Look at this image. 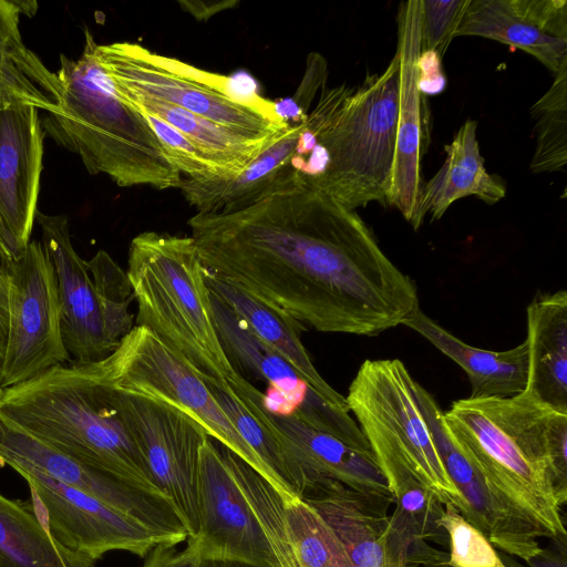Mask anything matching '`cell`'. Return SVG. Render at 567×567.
Returning <instances> with one entry per match:
<instances>
[{"label":"cell","instance_id":"836d02e7","mask_svg":"<svg viewBox=\"0 0 567 567\" xmlns=\"http://www.w3.org/2000/svg\"><path fill=\"white\" fill-rule=\"evenodd\" d=\"M208 388L239 435L266 467L270 485L280 494L299 496L288 475L285 451L275 434L248 410L233 389Z\"/></svg>","mask_w":567,"mask_h":567},{"label":"cell","instance_id":"d6986e66","mask_svg":"<svg viewBox=\"0 0 567 567\" xmlns=\"http://www.w3.org/2000/svg\"><path fill=\"white\" fill-rule=\"evenodd\" d=\"M413 392L445 470L464 502L461 515L495 548L525 561L538 554L539 533L493 494L450 430L433 395L416 381Z\"/></svg>","mask_w":567,"mask_h":567},{"label":"cell","instance_id":"f35d334b","mask_svg":"<svg viewBox=\"0 0 567 567\" xmlns=\"http://www.w3.org/2000/svg\"><path fill=\"white\" fill-rule=\"evenodd\" d=\"M328 76V64L319 53H310L302 82L292 99V116L300 123L308 116V109L320 87H324Z\"/></svg>","mask_w":567,"mask_h":567},{"label":"cell","instance_id":"484cf974","mask_svg":"<svg viewBox=\"0 0 567 567\" xmlns=\"http://www.w3.org/2000/svg\"><path fill=\"white\" fill-rule=\"evenodd\" d=\"M477 122L466 120L444 146L446 157L440 169L421 187L419 214L423 220L440 219L457 199L475 196L494 205L506 195L505 183L487 172L476 136Z\"/></svg>","mask_w":567,"mask_h":567},{"label":"cell","instance_id":"44dd1931","mask_svg":"<svg viewBox=\"0 0 567 567\" xmlns=\"http://www.w3.org/2000/svg\"><path fill=\"white\" fill-rule=\"evenodd\" d=\"M399 111L394 164L386 205L400 210L414 229L422 187L420 161L425 147L424 103L420 85L421 0L400 3L398 12Z\"/></svg>","mask_w":567,"mask_h":567},{"label":"cell","instance_id":"5bb4252c","mask_svg":"<svg viewBox=\"0 0 567 567\" xmlns=\"http://www.w3.org/2000/svg\"><path fill=\"white\" fill-rule=\"evenodd\" d=\"M229 385L281 444L290 482L300 497L338 482L365 495L393 498L372 453L354 449L292 415L271 411L264 402V393L241 374Z\"/></svg>","mask_w":567,"mask_h":567},{"label":"cell","instance_id":"74e56055","mask_svg":"<svg viewBox=\"0 0 567 567\" xmlns=\"http://www.w3.org/2000/svg\"><path fill=\"white\" fill-rule=\"evenodd\" d=\"M515 12L540 32L567 40V1L508 0Z\"/></svg>","mask_w":567,"mask_h":567},{"label":"cell","instance_id":"e0dca14e","mask_svg":"<svg viewBox=\"0 0 567 567\" xmlns=\"http://www.w3.org/2000/svg\"><path fill=\"white\" fill-rule=\"evenodd\" d=\"M190 538L196 540L202 560L278 567L261 524L210 437L200 452L198 529Z\"/></svg>","mask_w":567,"mask_h":567},{"label":"cell","instance_id":"d590c367","mask_svg":"<svg viewBox=\"0 0 567 567\" xmlns=\"http://www.w3.org/2000/svg\"><path fill=\"white\" fill-rule=\"evenodd\" d=\"M471 0H421L422 53L441 59Z\"/></svg>","mask_w":567,"mask_h":567},{"label":"cell","instance_id":"3957f363","mask_svg":"<svg viewBox=\"0 0 567 567\" xmlns=\"http://www.w3.org/2000/svg\"><path fill=\"white\" fill-rule=\"evenodd\" d=\"M84 32L78 60L60 55L61 99L41 122L44 134L78 154L90 174H106L121 187H179L182 174L145 116L116 91Z\"/></svg>","mask_w":567,"mask_h":567},{"label":"cell","instance_id":"8d00e7d4","mask_svg":"<svg viewBox=\"0 0 567 567\" xmlns=\"http://www.w3.org/2000/svg\"><path fill=\"white\" fill-rule=\"evenodd\" d=\"M143 115L181 174L188 178H208L224 175L221 169L212 163L182 133L155 116Z\"/></svg>","mask_w":567,"mask_h":567},{"label":"cell","instance_id":"7402d4cb","mask_svg":"<svg viewBox=\"0 0 567 567\" xmlns=\"http://www.w3.org/2000/svg\"><path fill=\"white\" fill-rule=\"evenodd\" d=\"M359 567H408L409 548L391 528L392 497L370 496L341 483L321 485L302 496Z\"/></svg>","mask_w":567,"mask_h":567},{"label":"cell","instance_id":"30bf717a","mask_svg":"<svg viewBox=\"0 0 567 567\" xmlns=\"http://www.w3.org/2000/svg\"><path fill=\"white\" fill-rule=\"evenodd\" d=\"M105 384L154 484L176 509L188 537H194L198 529L200 452L209 435L174 405Z\"/></svg>","mask_w":567,"mask_h":567},{"label":"cell","instance_id":"ee69618b","mask_svg":"<svg viewBox=\"0 0 567 567\" xmlns=\"http://www.w3.org/2000/svg\"><path fill=\"white\" fill-rule=\"evenodd\" d=\"M12 260L10 254L6 249L4 245L0 240V266L7 267V265Z\"/></svg>","mask_w":567,"mask_h":567},{"label":"cell","instance_id":"bcb514c9","mask_svg":"<svg viewBox=\"0 0 567 567\" xmlns=\"http://www.w3.org/2000/svg\"><path fill=\"white\" fill-rule=\"evenodd\" d=\"M3 391H4V390L0 386V398H1V395L3 394Z\"/></svg>","mask_w":567,"mask_h":567},{"label":"cell","instance_id":"9a60e30c","mask_svg":"<svg viewBox=\"0 0 567 567\" xmlns=\"http://www.w3.org/2000/svg\"><path fill=\"white\" fill-rule=\"evenodd\" d=\"M8 465L28 483L34 514L51 536L72 551L95 561L113 550L144 558L157 544L168 543L132 517L75 487L24 464Z\"/></svg>","mask_w":567,"mask_h":567},{"label":"cell","instance_id":"7a4b0ae2","mask_svg":"<svg viewBox=\"0 0 567 567\" xmlns=\"http://www.w3.org/2000/svg\"><path fill=\"white\" fill-rule=\"evenodd\" d=\"M446 424L493 494L549 539H566L567 412L528 391L461 399Z\"/></svg>","mask_w":567,"mask_h":567},{"label":"cell","instance_id":"4dcf8cb0","mask_svg":"<svg viewBox=\"0 0 567 567\" xmlns=\"http://www.w3.org/2000/svg\"><path fill=\"white\" fill-rule=\"evenodd\" d=\"M0 567H95L59 544L32 508L0 494Z\"/></svg>","mask_w":567,"mask_h":567},{"label":"cell","instance_id":"4fadbf2b","mask_svg":"<svg viewBox=\"0 0 567 567\" xmlns=\"http://www.w3.org/2000/svg\"><path fill=\"white\" fill-rule=\"evenodd\" d=\"M209 291L213 319L221 347L236 370L240 368L245 373L269 385L274 395L269 398L264 394V402L268 409L292 415L354 449L372 453L349 410L338 408L316 393L243 318L215 292Z\"/></svg>","mask_w":567,"mask_h":567},{"label":"cell","instance_id":"603a6c76","mask_svg":"<svg viewBox=\"0 0 567 567\" xmlns=\"http://www.w3.org/2000/svg\"><path fill=\"white\" fill-rule=\"evenodd\" d=\"M302 130L303 122L288 124L238 173L208 178H182L178 188L197 213L243 208L260 197L292 167Z\"/></svg>","mask_w":567,"mask_h":567},{"label":"cell","instance_id":"277c9868","mask_svg":"<svg viewBox=\"0 0 567 567\" xmlns=\"http://www.w3.org/2000/svg\"><path fill=\"white\" fill-rule=\"evenodd\" d=\"M399 111L396 56L361 84L322 89L305 120L315 146L301 173L349 209L386 205L394 164Z\"/></svg>","mask_w":567,"mask_h":567},{"label":"cell","instance_id":"f1b7e54d","mask_svg":"<svg viewBox=\"0 0 567 567\" xmlns=\"http://www.w3.org/2000/svg\"><path fill=\"white\" fill-rule=\"evenodd\" d=\"M120 94L142 114L155 116L182 133L224 175L240 172L279 133L266 138H250L163 101Z\"/></svg>","mask_w":567,"mask_h":567},{"label":"cell","instance_id":"83f0119b","mask_svg":"<svg viewBox=\"0 0 567 567\" xmlns=\"http://www.w3.org/2000/svg\"><path fill=\"white\" fill-rule=\"evenodd\" d=\"M17 0H0V104L24 103L54 111L61 99L55 73L23 42Z\"/></svg>","mask_w":567,"mask_h":567},{"label":"cell","instance_id":"5b68a950","mask_svg":"<svg viewBox=\"0 0 567 567\" xmlns=\"http://www.w3.org/2000/svg\"><path fill=\"white\" fill-rule=\"evenodd\" d=\"M0 417L134 487L166 498L114 409L95 362L69 361L6 389Z\"/></svg>","mask_w":567,"mask_h":567},{"label":"cell","instance_id":"6da1fadb","mask_svg":"<svg viewBox=\"0 0 567 567\" xmlns=\"http://www.w3.org/2000/svg\"><path fill=\"white\" fill-rule=\"evenodd\" d=\"M205 269L320 332L377 336L419 308L355 210L295 167L251 204L188 220Z\"/></svg>","mask_w":567,"mask_h":567},{"label":"cell","instance_id":"4316f807","mask_svg":"<svg viewBox=\"0 0 567 567\" xmlns=\"http://www.w3.org/2000/svg\"><path fill=\"white\" fill-rule=\"evenodd\" d=\"M205 279L209 290L243 318L250 329L278 352L316 393L331 404L349 410L346 396L337 392L321 377L302 344L300 333L307 328L252 293L217 278L207 270Z\"/></svg>","mask_w":567,"mask_h":567},{"label":"cell","instance_id":"f6af8a7d","mask_svg":"<svg viewBox=\"0 0 567 567\" xmlns=\"http://www.w3.org/2000/svg\"><path fill=\"white\" fill-rule=\"evenodd\" d=\"M408 567H447V566H444V565H423V566L413 565V566H408Z\"/></svg>","mask_w":567,"mask_h":567},{"label":"cell","instance_id":"b9f144b4","mask_svg":"<svg viewBox=\"0 0 567 567\" xmlns=\"http://www.w3.org/2000/svg\"><path fill=\"white\" fill-rule=\"evenodd\" d=\"M9 329V277L7 268L0 266V365L2 363Z\"/></svg>","mask_w":567,"mask_h":567},{"label":"cell","instance_id":"f546056e","mask_svg":"<svg viewBox=\"0 0 567 567\" xmlns=\"http://www.w3.org/2000/svg\"><path fill=\"white\" fill-rule=\"evenodd\" d=\"M472 35L498 41L535 56L557 74L567 65V40L549 37L529 24L508 0H471L455 37Z\"/></svg>","mask_w":567,"mask_h":567},{"label":"cell","instance_id":"60d3db41","mask_svg":"<svg viewBox=\"0 0 567 567\" xmlns=\"http://www.w3.org/2000/svg\"><path fill=\"white\" fill-rule=\"evenodd\" d=\"M553 540V547L542 548L538 554L526 560L529 567H567L566 539Z\"/></svg>","mask_w":567,"mask_h":567},{"label":"cell","instance_id":"52a82bcc","mask_svg":"<svg viewBox=\"0 0 567 567\" xmlns=\"http://www.w3.org/2000/svg\"><path fill=\"white\" fill-rule=\"evenodd\" d=\"M42 246L58 281L61 333L71 361L97 362L133 329L134 300L126 271L105 251L90 260L75 251L65 215L38 210Z\"/></svg>","mask_w":567,"mask_h":567},{"label":"cell","instance_id":"8992f818","mask_svg":"<svg viewBox=\"0 0 567 567\" xmlns=\"http://www.w3.org/2000/svg\"><path fill=\"white\" fill-rule=\"evenodd\" d=\"M205 267L193 238L144 231L128 248L126 275L136 323L150 330L207 385L230 390L239 374L213 319Z\"/></svg>","mask_w":567,"mask_h":567},{"label":"cell","instance_id":"e575fe53","mask_svg":"<svg viewBox=\"0 0 567 567\" xmlns=\"http://www.w3.org/2000/svg\"><path fill=\"white\" fill-rule=\"evenodd\" d=\"M440 525L446 532L450 545L444 566L508 567L486 536L468 523L452 504H444Z\"/></svg>","mask_w":567,"mask_h":567},{"label":"cell","instance_id":"ac0fdd59","mask_svg":"<svg viewBox=\"0 0 567 567\" xmlns=\"http://www.w3.org/2000/svg\"><path fill=\"white\" fill-rule=\"evenodd\" d=\"M225 461L261 524L278 567H359L302 497L278 493L234 453H226Z\"/></svg>","mask_w":567,"mask_h":567},{"label":"cell","instance_id":"d4e9b609","mask_svg":"<svg viewBox=\"0 0 567 567\" xmlns=\"http://www.w3.org/2000/svg\"><path fill=\"white\" fill-rule=\"evenodd\" d=\"M526 391L544 404L567 412V292L536 296L528 305Z\"/></svg>","mask_w":567,"mask_h":567},{"label":"cell","instance_id":"8fae6325","mask_svg":"<svg viewBox=\"0 0 567 567\" xmlns=\"http://www.w3.org/2000/svg\"><path fill=\"white\" fill-rule=\"evenodd\" d=\"M9 329L0 365L6 390L71 361L61 333V307L53 266L42 243L30 240L7 265Z\"/></svg>","mask_w":567,"mask_h":567},{"label":"cell","instance_id":"ba28073f","mask_svg":"<svg viewBox=\"0 0 567 567\" xmlns=\"http://www.w3.org/2000/svg\"><path fill=\"white\" fill-rule=\"evenodd\" d=\"M95 54L122 94L163 101L250 138L272 136L289 124L272 101L237 95L228 78L138 43H96Z\"/></svg>","mask_w":567,"mask_h":567},{"label":"cell","instance_id":"2e32d148","mask_svg":"<svg viewBox=\"0 0 567 567\" xmlns=\"http://www.w3.org/2000/svg\"><path fill=\"white\" fill-rule=\"evenodd\" d=\"M0 460L24 464L132 517L166 542L179 545L187 529L164 497L134 487L32 436L0 417Z\"/></svg>","mask_w":567,"mask_h":567},{"label":"cell","instance_id":"cb8c5ba5","mask_svg":"<svg viewBox=\"0 0 567 567\" xmlns=\"http://www.w3.org/2000/svg\"><path fill=\"white\" fill-rule=\"evenodd\" d=\"M402 324L420 333L466 372L471 383L468 398H505L525 391L528 375L525 340L503 351L475 348L449 332L420 307Z\"/></svg>","mask_w":567,"mask_h":567},{"label":"cell","instance_id":"7c38bea8","mask_svg":"<svg viewBox=\"0 0 567 567\" xmlns=\"http://www.w3.org/2000/svg\"><path fill=\"white\" fill-rule=\"evenodd\" d=\"M413 383L398 359L365 360L350 383L346 401L355 420L371 421L393 440L422 484L461 512L464 502L436 450Z\"/></svg>","mask_w":567,"mask_h":567},{"label":"cell","instance_id":"7bdbcfd3","mask_svg":"<svg viewBox=\"0 0 567 567\" xmlns=\"http://www.w3.org/2000/svg\"><path fill=\"white\" fill-rule=\"evenodd\" d=\"M199 567H250L235 561L227 560H202Z\"/></svg>","mask_w":567,"mask_h":567},{"label":"cell","instance_id":"9c48e42d","mask_svg":"<svg viewBox=\"0 0 567 567\" xmlns=\"http://www.w3.org/2000/svg\"><path fill=\"white\" fill-rule=\"evenodd\" d=\"M95 364L103 381L112 388L161 400L190 415L209 437L270 484L266 467L239 435L208 385L150 330L134 326L117 348Z\"/></svg>","mask_w":567,"mask_h":567},{"label":"cell","instance_id":"1f68e13d","mask_svg":"<svg viewBox=\"0 0 567 567\" xmlns=\"http://www.w3.org/2000/svg\"><path fill=\"white\" fill-rule=\"evenodd\" d=\"M395 508L390 524L395 536L409 548V566L444 565L449 554L434 549L427 542L449 543L440 525L444 503L416 478H411L393 493Z\"/></svg>","mask_w":567,"mask_h":567},{"label":"cell","instance_id":"ffe728a7","mask_svg":"<svg viewBox=\"0 0 567 567\" xmlns=\"http://www.w3.org/2000/svg\"><path fill=\"white\" fill-rule=\"evenodd\" d=\"M45 134L39 110L0 104V240L17 258L30 243L38 213Z\"/></svg>","mask_w":567,"mask_h":567},{"label":"cell","instance_id":"ab89813d","mask_svg":"<svg viewBox=\"0 0 567 567\" xmlns=\"http://www.w3.org/2000/svg\"><path fill=\"white\" fill-rule=\"evenodd\" d=\"M183 549L176 544L159 543L143 558L141 567H199L202 557L195 539L188 537Z\"/></svg>","mask_w":567,"mask_h":567},{"label":"cell","instance_id":"d6a6232c","mask_svg":"<svg viewBox=\"0 0 567 567\" xmlns=\"http://www.w3.org/2000/svg\"><path fill=\"white\" fill-rule=\"evenodd\" d=\"M536 147L530 162L535 174L564 172L567 163V65L532 105Z\"/></svg>","mask_w":567,"mask_h":567}]
</instances>
